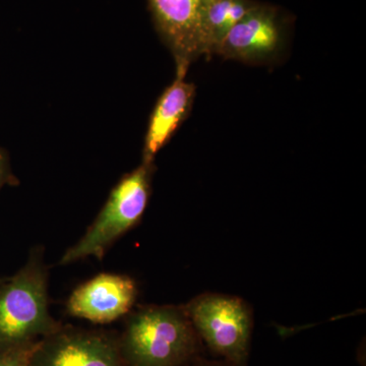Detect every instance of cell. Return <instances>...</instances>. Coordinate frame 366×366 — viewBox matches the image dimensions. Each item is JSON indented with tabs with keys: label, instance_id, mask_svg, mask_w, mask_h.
Listing matches in <instances>:
<instances>
[{
	"label": "cell",
	"instance_id": "5",
	"mask_svg": "<svg viewBox=\"0 0 366 366\" xmlns=\"http://www.w3.org/2000/svg\"><path fill=\"white\" fill-rule=\"evenodd\" d=\"M283 40V25L277 9L257 2L229 31L216 54L243 62L266 61L280 51Z\"/></svg>",
	"mask_w": 366,
	"mask_h": 366
},
{
	"label": "cell",
	"instance_id": "10",
	"mask_svg": "<svg viewBox=\"0 0 366 366\" xmlns=\"http://www.w3.org/2000/svg\"><path fill=\"white\" fill-rule=\"evenodd\" d=\"M257 4L254 0H204L199 16V56L216 54L229 31Z\"/></svg>",
	"mask_w": 366,
	"mask_h": 366
},
{
	"label": "cell",
	"instance_id": "2",
	"mask_svg": "<svg viewBox=\"0 0 366 366\" xmlns=\"http://www.w3.org/2000/svg\"><path fill=\"white\" fill-rule=\"evenodd\" d=\"M187 317L202 342L224 362L247 366L252 342V310L235 296H197L185 308Z\"/></svg>",
	"mask_w": 366,
	"mask_h": 366
},
{
	"label": "cell",
	"instance_id": "4",
	"mask_svg": "<svg viewBox=\"0 0 366 366\" xmlns=\"http://www.w3.org/2000/svg\"><path fill=\"white\" fill-rule=\"evenodd\" d=\"M151 173L152 164L143 163L120 180L85 236L64 255L62 264L102 257L117 237L139 222L150 197Z\"/></svg>",
	"mask_w": 366,
	"mask_h": 366
},
{
	"label": "cell",
	"instance_id": "6",
	"mask_svg": "<svg viewBox=\"0 0 366 366\" xmlns=\"http://www.w3.org/2000/svg\"><path fill=\"white\" fill-rule=\"evenodd\" d=\"M30 366H127L118 342L104 335L59 331L45 337Z\"/></svg>",
	"mask_w": 366,
	"mask_h": 366
},
{
	"label": "cell",
	"instance_id": "7",
	"mask_svg": "<svg viewBox=\"0 0 366 366\" xmlns=\"http://www.w3.org/2000/svg\"><path fill=\"white\" fill-rule=\"evenodd\" d=\"M154 23L177 64V74H184L199 57V16L204 0H148Z\"/></svg>",
	"mask_w": 366,
	"mask_h": 366
},
{
	"label": "cell",
	"instance_id": "3",
	"mask_svg": "<svg viewBox=\"0 0 366 366\" xmlns=\"http://www.w3.org/2000/svg\"><path fill=\"white\" fill-rule=\"evenodd\" d=\"M59 330L48 312L44 269L31 262L0 288V348L31 343Z\"/></svg>",
	"mask_w": 366,
	"mask_h": 366
},
{
	"label": "cell",
	"instance_id": "1",
	"mask_svg": "<svg viewBox=\"0 0 366 366\" xmlns=\"http://www.w3.org/2000/svg\"><path fill=\"white\" fill-rule=\"evenodd\" d=\"M202 344L185 310L152 307L132 315L118 347L127 366H185Z\"/></svg>",
	"mask_w": 366,
	"mask_h": 366
},
{
	"label": "cell",
	"instance_id": "13",
	"mask_svg": "<svg viewBox=\"0 0 366 366\" xmlns=\"http://www.w3.org/2000/svg\"><path fill=\"white\" fill-rule=\"evenodd\" d=\"M189 366H231L226 362H212V361H197Z\"/></svg>",
	"mask_w": 366,
	"mask_h": 366
},
{
	"label": "cell",
	"instance_id": "8",
	"mask_svg": "<svg viewBox=\"0 0 366 366\" xmlns=\"http://www.w3.org/2000/svg\"><path fill=\"white\" fill-rule=\"evenodd\" d=\"M136 296V284L129 277L101 274L72 293L67 308L74 317L106 324L127 314Z\"/></svg>",
	"mask_w": 366,
	"mask_h": 366
},
{
	"label": "cell",
	"instance_id": "11",
	"mask_svg": "<svg viewBox=\"0 0 366 366\" xmlns=\"http://www.w3.org/2000/svg\"><path fill=\"white\" fill-rule=\"evenodd\" d=\"M40 341L21 346L0 348V366H30Z\"/></svg>",
	"mask_w": 366,
	"mask_h": 366
},
{
	"label": "cell",
	"instance_id": "12",
	"mask_svg": "<svg viewBox=\"0 0 366 366\" xmlns=\"http://www.w3.org/2000/svg\"><path fill=\"white\" fill-rule=\"evenodd\" d=\"M9 179V164L6 155L0 150V189Z\"/></svg>",
	"mask_w": 366,
	"mask_h": 366
},
{
	"label": "cell",
	"instance_id": "9",
	"mask_svg": "<svg viewBox=\"0 0 366 366\" xmlns=\"http://www.w3.org/2000/svg\"><path fill=\"white\" fill-rule=\"evenodd\" d=\"M194 94V84L185 81L184 74H177V79L163 92L152 112L144 139L143 163L153 164L158 152L184 122L192 109Z\"/></svg>",
	"mask_w": 366,
	"mask_h": 366
}]
</instances>
